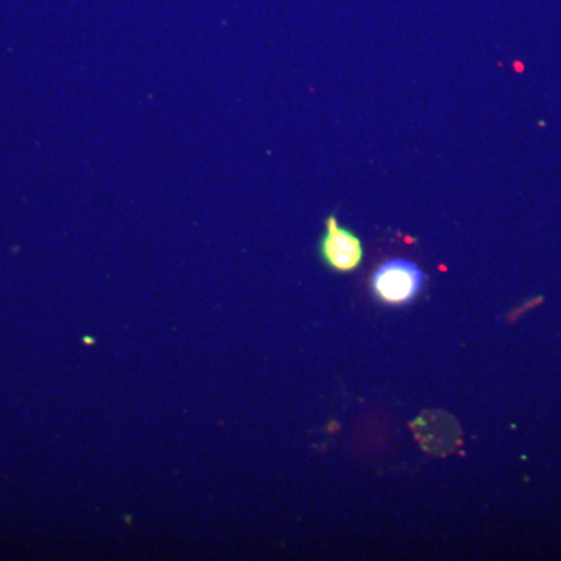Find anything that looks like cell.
Listing matches in <instances>:
<instances>
[{
    "label": "cell",
    "mask_w": 561,
    "mask_h": 561,
    "mask_svg": "<svg viewBox=\"0 0 561 561\" xmlns=\"http://www.w3.org/2000/svg\"><path fill=\"white\" fill-rule=\"evenodd\" d=\"M424 273L411 261L383 262L371 276V290L376 300L389 306H404L415 300L423 289Z\"/></svg>",
    "instance_id": "cell-1"
},
{
    "label": "cell",
    "mask_w": 561,
    "mask_h": 561,
    "mask_svg": "<svg viewBox=\"0 0 561 561\" xmlns=\"http://www.w3.org/2000/svg\"><path fill=\"white\" fill-rule=\"evenodd\" d=\"M327 232L319 242L320 260L332 272L350 273L356 271L364 260L362 241L348 228L339 224L337 217L327 219Z\"/></svg>",
    "instance_id": "cell-2"
}]
</instances>
